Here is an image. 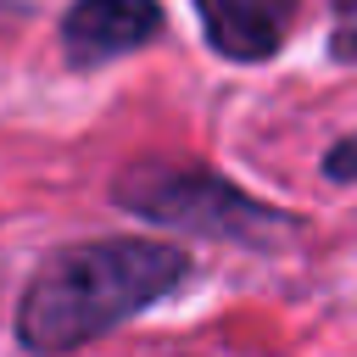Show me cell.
I'll list each match as a JSON object with an SVG mask.
<instances>
[{
    "label": "cell",
    "mask_w": 357,
    "mask_h": 357,
    "mask_svg": "<svg viewBox=\"0 0 357 357\" xmlns=\"http://www.w3.org/2000/svg\"><path fill=\"white\" fill-rule=\"evenodd\" d=\"M184 251L162 240H89L45 262V273L28 284L17 335L33 351H67L84 346L139 307L162 301L184 279Z\"/></svg>",
    "instance_id": "6da1fadb"
},
{
    "label": "cell",
    "mask_w": 357,
    "mask_h": 357,
    "mask_svg": "<svg viewBox=\"0 0 357 357\" xmlns=\"http://www.w3.org/2000/svg\"><path fill=\"white\" fill-rule=\"evenodd\" d=\"M117 201L151 223H178L195 234L240 240V245H273L290 234V218L251 201L229 178H212L201 167H134L117 184Z\"/></svg>",
    "instance_id": "7a4b0ae2"
},
{
    "label": "cell",
    "mask_w": 357,
    "mask_h": 357,
    "mask_svg": "<svg viewBox=\"0 0 357 357\" xmlns=\"http://www.w3.org/2000/svg\"><path fill=\"white\" fill-rule=\"evenodd\" d=\"M162 33V6L156 0H73L61 39L73 61H112L145 39Z\"/></svg>",
    "instance_id": "3957f363"
},
{
    "label": "cell",
    "mask_w": 357,
    "mask_h": 357,
    "mask_svg": "<svg viewBox=\"0 0 357 357\" xmlns=\"http://www.w3.org/2000/svg\"><path fill=\"white\" fill-rule=\"evenodd\" d=\"M195 11H201L212 50L229 61L273 56L296 22V0H195Z\"/></svg>",
    "instance_id": "277c9868"
},
{
    "label": "cell",
    "mask_w": 357,
    "mask_h": 357,
    "mask_svg": "<svg viewBox=\"0 0 357 357\" xmlns=\"http://www.w3.org/2000/svg\"><path fill=\"white\" fill-rule=\"evenodd\" d=\"M329 45H335V56H340V61H357V0H346V6H340Z\"/></svg>",
    "instance_id": "5b68a950"
},
{
    "label": "cell",
    "mask_w": 357,
    "mask_h": 357,
    "mask_svg": "<svg viewBox=\"0 0 357 357\" xmlns=\"http://www.w3.org/2000/svg\"><path fill=\"white\" fill-rule=\"evenodd\" d=\"M324 173H329V178H340V184H351V178H357V134L324 156Z\"/></svg>",
    "instance_id": "8992f818"
}]
</instances>
